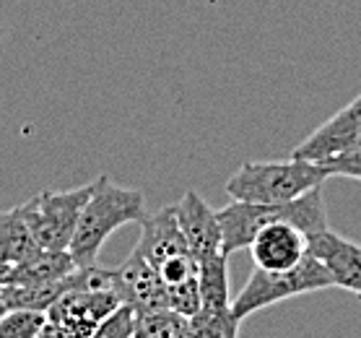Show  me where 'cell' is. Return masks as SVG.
Instances as JSON below:
<instances>
[{
    "instance_id": "2",
    "label": "cell",
    "mask_w": 361,
    "mask_h": 338,
    "mask_svg": "<svg viewBox=\"0 0 361 338\" xmlns=\"http://www.w3.org/2000/svg\"><path fill=\"white\" fill-rule=\"evenodd\" d=\"M146 219V198L135 188L115 185L107 174L94 180L89 200L81 211L75 234L71 239V255L78 268L94 265L99 258L102 245L109 239V234L120 229L123 224H140Z\"/></svg>"
},
{
    "instance_id": "5",
    "label": "cell",
    "mask_w": 361,
    "mask_h": 338,
    "mask_svg": "<svg viewBox=\"0 0 361 338\" xmlns=\"http://www.w3.org/2000/svg\"><path fill=\"white\" fill-rule=\"evenodd\" d=\"M330 286H336V281L330 276L328 265L310 250L302 263H296L294 268H286V271H265V268L255 265L252 276L247 279L242 291L231 302V310L237 315V320L242 322L257 310Z\"/></svg>"
},
{
    "instance_id": "20",
    "label": "cell",
    "mask_w": 361,
    "mask_h": 338,
    "mask_svg": "<svg viewBox=\"0 0 361 338\" xmlns=\"http://www.w3.org/2000/svg\"><path fill=\"white\" fill-rule=\"evenodd\" d=\"M328 169L330 177H351V180H361V149L351 151V154H341V157H330L317 162Z\"/></svg>"
},
{
    "instance_id": "3",
    "label": "cell",
    "mask_w": 361,
    "mask_h": 338,
    "mask_svg": "<svg viewBox=\"0 0 361 338\" xmlns=\"http://www.w3.org/2000/svg\"><path fill=\"white\" fill-rule=\"evenodd\" d=\"M123 299L112 289V273L102 265L83 268V284L68 289L47 310L42 338H94L99 325Z\"/></svg>"
},
{
    "instance_id": "17",
    "label": "cell",
    "mask_w": 361,
    "mask_h": 338,
    "mask_svg": "<svg viewBox=\"0 0 361 338\" xmlns=\"http://www.w3.org/2000/svg\"><path fill=\"white\" fill-rule=\"evenodd\" d=\"M47 328V313L29 307H8L0 318V338H42Z\"/></svg>"
},
{
    "instance_id": "1",
    "label": "cell",
    "mask_w": 361,
    "mask_h": 338,
    "mask_svg": "<svg viewBox=\"0 0 361 338\" xmlns=\"http://www.w3.org/2000/svg\"><path fill=\"white\" fill-rule=\"evenodd\" d=\"M224 242L221 253L231 255L237 250H245L252 245L257 231L273 222H291L307 234L314 237L322 229H328V214H325V200H322V185L312 188L299 198L288 203H247L234 200L219 211Z\"/></svg>"
},
{
    "instance_id": "16",
    "label": "cell",
    "mask_w": 361,
    "mask_h": 338,
    "mask_svg": "<svg viewBox=\"0 0 361 338\" xmlns=\"http://www.w3.org/2000/svg\"><path fill=\"white\" fill-rule=\"evenodd\" d=\"M135 338H192L190 318L172 307L135 310Z\"/></svg>"
},
{
    "instance_id": "22",
    "label": "cell",
    "mask_w": 361,
    "mask_h": 338,
    "mask_svg": "<svg viewBox=\"0 0 361 338\" xmlns=\"http://www.w3.org/2000/svg\"><path fill=\"white\" fill-rule=\"evenodd\" d=\"M6 310H8V305H6V297H3V289H0V318L6 315Z\"/></svg>"
},
{
    "instance_id": "15",
    "label": "cell",
    "mask_w": 361,
    "mask_h": 338,
    "mask_svg": "<svg viewBox=\"0 0 361 338\" xmlns=\"http://www.w3.org/2000/svg\"><path fill=\"white\" fill-rule=\"evenodd\" d=\"M39 250L32 229L24 219L21 206L0 211V260L16 265Z\"/></svg>"
},
{
    "instance_id": "7",
    "label": "cell",
    "mask_w": 361,
    "mask_h": 338,
    "mask_svg": "<svg viewBox=\"0 0 361 338\" xmlns=\"http://www.w3.org/2000/svg\"><path fill=\"white\" fill-rule=\"evenodd\" d=\"M140 227H143V234L135 245V253L146 258L166 284H180V281L197 276V260L190 253L174 206H166L159 214L146 216Z\"/></svg>"
},
{
    "instance_id": "14",
    "label": "cell",
    "mask_w": 361,
    "mask_h": 338,
    "mask_svg": "<svg viewBox=\"0 0 361 338\" xmlns=\"http://www.w3.org/2000/svg\"><path fill=\"white\" fill-rule=\"evenodd\" d=\"M75 265L71 250H47L39 248L34 255L13 265V279L18 284H34V281H52L63 279L68 273H73Z\"/></svg>"
},
{
    "instance_id": "8",
    "label": "cell",
    "mask_w": 361,
    "mask_h": 338,
    "mask_svg": "<svg viewBox=\"0 0 361 338\" xmlns=\"http://www.w3.org/2000/svg\"><path fill=\"white\" fill-rule=\"evenodd\" d=\"M224 253L211 255L197 263V284H200V307L190 318L192 338H234L239 333L237 315L229 299V276H226Z\"/></svg>"
},
{
    "instance_id": "10",
    "label": "cell",
    "mask_w": 361,
    "mask_h": 338,
    "mask_svg": "<svg viewBox=\"0 0 361 338\" xmlns=\"http://www.w3.org/2000/svg\"><path fill=\"white\" fill-rule=\"evenodd\" d=\"M109 273H112V289L120 294L123 302L133 305L135 310L169 307V286H166V281L135 250H133L130 258L123 265L109 268Z\"/></svg>"
},
{
    "instance_id": "9",
    "label": "cell",
    "mask_w": 361,
    "mask_h": 338,
    "mask_svg": "<svg viewBox=\"0 0 361 338\" xmlns=\"http://www.w3.org/2000/svg\"><path fill=\"white\" fill-rule=\"evenodd\" d=\"M361 149V94L351 104H345L338 115H333L328 123H322L314 133L294 149L291 157L307 159V162H322L330 157L351 154Z\"/></svg>"
},
{
    "instance_id": "12",
    "label": "cell",
    "mask_w": 361,
    "mask_h": 338,
    "mask_svg": "<svg viewBox=\"0 0 361 338\" xmlns=\"http://www.w3.org/2000/svg\"><path fill=\"white\" fill-rule=\"evenodd\" d=\"M174 211H177L182 234L188 239L190 253L195 255L197 263L221 253L224 231L221 222H219V211L208 206L195 190H188L180 203H174Z\"/></svg>"
},
{
    "instance_id": "13",
    "label": "cell",
    "mask_w": 361,
    "mask_h": 338,
    "mask_svg": "<svg viewBox=\"0 0 361 338\" xmlns=\"http://www.w3.org/2000/svg\"><path fill=\"white\" fill-rule=\"evenodd\" d=\"M310 250L328 265L336 286L348 289L361 297V245L330 231L328 227L320 234L310 237Z\"/></svg>"
},
{
    "instance_id": "6",
    "label": "cell",
    "mask_w": 361,
    "mask_h": 338,
    "mask_svg": "<svg viewBox=\"0 0 361 338\" xmlns=\"http://www.w3.org/2000/svg\"><path fill=\"white\" fill-rule=\"evenodd\" d=\"M94 182L73 190H44L21 203L24 219L39 248L68 250Z\"/></svg>"
},
{
    "instance_id": "18",
    "label": "cell",
    "mask_w": 361,
    "mask_h": 338,
    "mask_svg": "<svg viewBox=\"0 0 361 338\" xmlns=\"http://www.w3.org/2000/svg\"><path fill=\"white\" fill-rule=\"evenodd\" d=\"M94 338H135V307L120 302L99 325Z\"/></svg>"
},
{
    "instance_id": "4",
    "label": "cell",
    "mask_w": 361,
    "mask_h": 338,
    "mask_svg": "<svg viewBox=\"0 0 361 338\" xmlns=\"http://www.w3.org/2000/svg\"><path fill=\"white\" fill-rule=\"evenodd\" d=\"M328 169L317 162H247L231 174L226 193L247 203H288L328 180Z\"/></svg>"
},
{
    "instance_id": "11",
    "label": "cell",
    "mask_w": 361,
    "mask_h": 338,
    "mask_svg": "<svg viewBox=\"0 0 361 338\" xmlns=\"http://www.w3.org/2000/svg\"><path fill=\"white\" fill-rule=\"evenodd\" d=\"M252 260L257 268L265 271H286L302 263L310 253V237L291 222H273L257 231L250 245Z\"/></svg>"
},
{
    "instance_id": "19",
    "label": "cell",
    "mask_w": 361,
    "mask_h": 338,
    "mask_svg": "<svg viewBox=\"0 0 361 338\" xmlns=\"http://www.w3.org/2000/svg\"><path fill=\"white\" fill-rule=\"evenodd\" d=\"M166 286H169V307L182 315H188V318H192L197 313V307H200V284H197V276L180 281V284H166Z\"/></svg>"
},
{
    "instance_id": "21",
    "label": "cell",
    "mask_w": 361,
    "mask_h": 338,
    "mask_svg": "<svg viewBox=\"0 0 361 338\" xmlns=\"http://www.w3.org/2000/svg\"><path fill=\"white\" fill-rule=\"evenodd\" d=\"M11 279H13V265L6 263V260H0V286H6Z\"/></svg>"
}]
</instances>
